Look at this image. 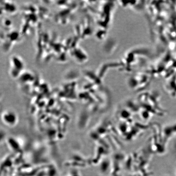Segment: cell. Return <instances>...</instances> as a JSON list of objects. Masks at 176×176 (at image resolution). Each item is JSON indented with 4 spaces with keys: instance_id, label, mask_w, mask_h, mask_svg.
Instances as JSON below:
<instances>
[{
    "instance_id": "1",
    "label": "cell",
    "mask_w": 176,
    "mask_h": 176,
    "mask_svg": "<svg viewBox=\"0 0 176 176\" xmlns=\"http://www.w3.org/2000/svg\"><path fill=\"white\" fill-rule=\"evenodd\" d=\"M9 73L13 77H18L23 73L24 63L22 59L17 55H13L9 61Z\"/></svg>"
}]
</instances>
